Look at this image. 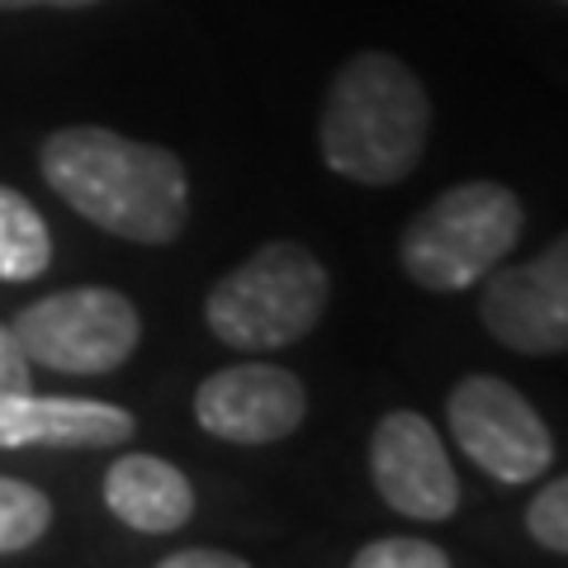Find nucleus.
Masks as SVG:
<instances>
[{
	"mask_svg": "<svg viewBox=\"0 0 568 568\" xmlns=\"http://www.w3.org/2000/svg\"><path fill=\"white\" fill-rule=\"evenodd\" d=\"M52 526V503L24 478H0V555L39 545Z\"/></svg>",
	"mask_w": 568,
	"mask_h": 568,
	"instance_id": "obj_13",
	"label": "nucleus"
},
{
	"mask_svg": "<svg viewBox=\"0 0 568 568\" xmlns=\"http://www.w3.org/2000/svg\"><path fill=\"white\" fill-rule=\"evenodd\" d=\"M432 138V95L394 52H355L336 67L317 114V148L332 175L355 185H398Z\"/></svg>",
	"mask_w": 568,
	"mask_h": 568,
	"instance_id": "obj_2",
	"label": "nucleus"
},
{
	"mask_svg": "<svg viewBox=\"0 0 568 568\" xmlns=\"http://www.w3.org/2000/svg\"><path fill=\"white\" fill-rule=\"evenodd\" d=\"M39 166L48 190L110 237L171 246L190 223L185 162L156 142H138L95 123H71L43 138Z\"/></svg>",
	"mask_w": 568,
	"mask_h": 568,
	"instance_id": "obj_1",
	"label": "nucleus"
},
{
	"mask_svg": "<svg viewBox=\"0 0 568 568\" xmlns=\"http://www.w3.org/2000/svg\"><path fill=\"white\" fill-rule=\"evenodd\" d=\"M138 432L129 407L100 403V398H71L48 394L39 398L14 394L0 403V450H24V446H52V450H110L123 446Z\"/></svg>",
	"mask_w": 568,
	"mask_h": 568,
	"instance_id": "obj_10",
	"label": "nucleus"
},
{
	"mask_svg": "<svg viewBox=\"0 0 568 568\" xmlns=\"http://www.w3.org/2000/svg\"><path fill=\"white\" fill-rule=\"evenodd\" d=\"M332 298L327 265L304 242H265L204 298V323L242 355L284 351L323 323Z\"/></svg>",
	"mask_w": 568,
	"mask_h": 568,
	"instance_id": "obj_3",
	"label": "nucleus"
},
{
	"mask_svg": "<svg viewBox=\"0 0 568 568\" xmlns=\"http://www.w3.org/2000/svg\"><path fill=\"white\" fill-rule=\"evenodd\" d=\"M162 568H246L242 555L233 549H209V545H190V549H175V555L162 559Z\"/></svg>",
	"mask_w": 568,
	"mask_h": 568,
	"instance_id": "obj_17",
	"label": "nucleus"
},
{
	"mask_svg": "<svg viewBox=\"0 0 568 568\" xmlns=\"http://www.w3.org/2000/svg\"><path fill=\"white\" fill-rule=\"evenodd\" d=\"M526 223L521 200L497 181H465L436 194L398 237V265L432 294H459L484 284Z\"/></svg>",
	"mask_w": 568,
	"mask_h": 568,
	"instance_id": "obj_4",
	"label": "nucleus"
},
{
	"mask_svg": "<svg viewBox=\"0 0 568 568\" xmlns=\"http://www.w3.org/2000/svg\"><path fill=\"white\" fill-rule=\"evenodd\" d=\"M369 478L398 517L450 521L459 511V478L446 455V440L422 413H407V407H394L375 422Z\"/></svg>",
	"mask_w": 568,
	"mask_h": 568,
	"instance_id": "obj_8",
	"label": "nucleus"
},
{
	"mask_svg": "<svg viewBox=\"0 0 568 568\" xmlns=\"http://www.w3.org/2000/svg\"><path fill=\"white\" fill-rule=\"evenodd\" d=\"M29 388H33V365H29L14 327L0 323V403L14 398V394H29Z\"/></svg>",
	"mask_w": 568,
	"mask_h": 568,
	"instance_id": "obj_16",
	"label": "nucleus"
},
{
	"mask_svg": "<svg viewBox=\"0 0 568 568\" xmlns=\"http://www.w3.org/2000/svg\"><path fill=\"white\" fill-rule=\"evenodd\" d=\"M100 0H0V10H91Z\"/></svg>",
	"mask_w": 568,
	"mask_h": 568,
	"instance_id": "obj_18",
	"label": "nucleus"
},
{
	"mask_svg": "<svg viewBox=\"0 0 568 568\" xmlns=\"http://www.w3.org/2000/svg\"><path fill=\"white\" fill-rule=\"evenodd\" d=\"M308 417V388L294 369L242 361L209 375L194 394V422L233 446H271L294 436Z\"/></svg>",
	"mask_w": 568,
	"mask_h": 568,
	"instance_id": "obj_9",
	"label": "nucleus"
},
{
	"mask_svg": "<svg viewBox=\"0 0 568 568\" xmlns=\"http://www.w3.org/2000/svg\"><path fill=\"white\" fill-rule=\"evenodd\" d=\"M48 265H52V233L43 213L20 190L0 185V280L29 284L48 275Z\"/></svg>",
	"mask_w": 568,
	"mask_h": 568,
	"instance_id": "obj_12",
	"label": "nucleus"
},
{
	"mask_svg": "<svg viewBox=\"0 0 568 568\" xmlns=\"http://www.w3.org/2000/svg\"><path fill=\"white\" fill-rule=\"evenodd\" d=\"M446 422L455 446L497 484H530L555 465V436L545 417L497 375H469L450 388Z\"/></svg>",
	"mask_w": 568,
	"mask_h": 568,
	"instance_id": "obj_6",
	"label": "nucleus"
},
{
	"mask_svg": "<svg viewBox=\"0 0 568 568\" xmlns=\"http://www.w3.org/2000/svg\"><path fill=\"white\" fill-rule=\"evenodd\" d=\"M14 336L29 365H48L58 375H110L142 342V317L129 294L81 284L48 294L14 317Z\"/></svg>",
	"mask_w": 568,
	"mask_h": 568,
	"instance_id": "obj_5",
	"label": "nucleus"
},
{
	"mask_svg": "<svg viewBox=\"0 0 568 568\" xmlns=\"http://www.w3.org/2000/svg\"><path fill=\"white\" fill-rule=\"evenodd\" d=\"M355 568H450V555L417 536H384L355 549Z\"/></svg>",
	"mask_w": 568,
	"mask_h": 568,
	"instance_id": "obj_15",
	"label": "nucleus"
},
{
	"mask_svg": "<svg viewBox=\"0 0 568 568\" xmlns=\"http://www.w3.org/2000/svg\"><path fill=\"white\" fill-rule=\"evenodd\" d=\"M104 507L142 536H171L194 517V488L166 459L123 455L104 469Z\"/></svg>",
	"mask_w": 568,
	"mask_h": 568,
	"instance_id": "obj_11",
	"label": "nucleus"
},
{
	"mask_svg": "<svg viewBox=\"0 0 568 568\" xmlns=\"http://www.w3.org/2000/svg\"><path fill=\"white\" fill-rule=\"evenodd\" d=\"M526 530L540 549L568 555V474L549 478V484L536 493V503L526 507Z\"/></svg>",
	"mask_w": 568,
	"mask_h": 568,
	"instance_id": "obj_14",
	"label": "nucleus"
},
{
	"mask_svg": "<svg viewBox=\"0 0 568 568\" xmlns=\"http://www.w3.org/2000/svg\"><path fill=\"white\" fill-rule=\"evenodd\" d=\"M478 317L497 346L517 355L568 351V233L540 256L497 271L478 298Z\"/></svg>",
	"mask_w": 568,
	"mask_h": 568,
	"instance_id": "obj_7",
	"label": "nucleus"
}]
</instances>
